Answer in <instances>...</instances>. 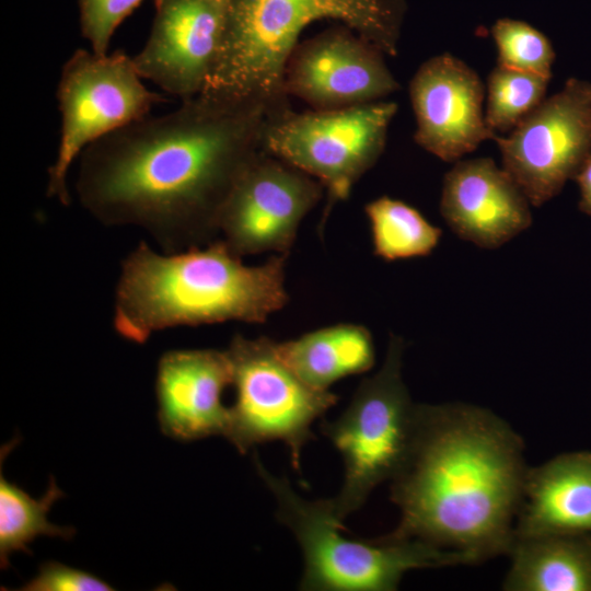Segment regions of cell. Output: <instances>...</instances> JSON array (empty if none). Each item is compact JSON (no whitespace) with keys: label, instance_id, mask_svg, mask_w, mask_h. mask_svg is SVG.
I'll return each instance as SVG.
<instances>
[{"label":"cell","instance_id":"603a6c76","mask_svg":"<svg viewBox=\"0 0 591 591\" xmlns=\"http://www.w3.org/2000/svg\"><path fill=\"white\" fill-rule=\"evenodd\" d=\"M496 44L497 65L552 78L555 51L549 39L529 23L499 19L490 28Z\"/></svg>","mask_w":591,"mask_h":591},{"label":"cell","instance_id":"d4e9b609","mask_svg":"<svg viewBox=\"0 0 591 591\" xmlns=\"http://www.w3.org/2000/svg\"><path fill=\"white\" fill-rule=\"evenodd\" d=\"M23 591H108L113 588L99 577L63 565L46 561L40 565L37 575L23 584Z\"/></svg>","mask_w":591,"mask_h":591},{"label":"cell","instance_id":"277c9868","mask_svg":"<svg viewBox=\"0 0 591 591\" xmlns=\"http://www.w3.org/2000/svg\"><path fill=\"white\" fill-rule=\"evenodd\" d=\"M405 0H232L223 45L202 93L289 109L283 77L300 35L311 24L339 22L387 56H396Z\"/></svg>","mask_w":591,"mask_h":591},{"label":"cell","instance_id":"30bf717a","mask_svg":"<svg viewBox=\"0 0 591 591\" xmlns=\"http://www.w3.org/2000/svg\"><path fill=\"white\" fill-rule=\"evenodd\" d=\"M502 169L534 207L557 196L591 152V82L570 78L507 136L495 140Z\"/></svg>","mask_w":591,"mask_h":591},{"label":"cell","instance_id":"9c48e42d","mask_svg":"<svg viewBox=\"0 0 591 591\" xmlns=\"http://www.w3.org/2000/svg\"><path fill=\"white\" fill-rule=\"evenodd\" d=\"M132 56L123 50L99 55L77 49L61 69L56 96L60 138L48 169L46 193L62 206L71 195L68 174L82 151L104 136L150 114L165 99L149 90Z\"/></svg>","mask_w":591,"mask_h":591},{"label":"cell","instance_id":"d6986e66","mask_svg":"<svg viewBox=\"0 0 591 591\" xmlns=\"http://www.w3.org/2000/svg\"><path fill=\"white\" fill-rule=\"evenodd\" d=\"M283 361L309 385L329 390L336 381L369 371L375 360L370 331L358 324H336L277 343Z\"/></svg>","mask_w":591,"mask_h":591},{"label":"cell","instance_id":"7c38bea8","mask_svg":"<svg viewBox=\"0 0 591 591\" xmlns=\"http://www.w3.org/2000/svg\"><path fill=\"white\" fill-rule=\"evenodd\" d=\"M232 0H154L143 47L132 56L142 79L182 101L201 94L225 37Z\"/></svg>","mask_w":591,"mask_h":591},{"label":"cell","instance_id":"44dd1931","mask_svg":"<svg viewBox=\"0 0 591 591\" xmlns=\"http://www.w3.org/2000/svg\"><path fill=\"white\" fill-rule=\"evenodd\" d=\"M373 252L387 262L429 255L439 244L442 230L413 206L387 196L364 207Z\"/></svg>","mask_w":591,"mask_h":591},{"label":"cell","instance_id":"5b68a950","mask_svg":"<svg viewBox=\"0 0 591 591\" xmlns=\"http://www.w3.org/2000/svg\"><path fill=\"white\" fill-rule=\"evenodd\" d=\"M254 464L277 501V519L302 549L300 590L394 591L409 570L468 564L461 554L418 538L391 533L372 541L349 537L329 499H303L286 477L269 473L256 453Z\"/></svg>","mask_w":591,"mask_h":591},{"label":"cell","instance_id":"3957f363","mask_svg":"<svg viewBox=\"0 0 591 591\" xmlns=\"http://www.w3.org/2000/svg\"><path fill=\"white\" fill-rule=\"evenodd\" d=\"M287 254L247 266L223 240L160 254L140 242L124 259L113 325L124 339L144 344L176 326L239 321L264 323L288 302Z\"/></svg>","mask_w":591,"mask_h":591},{"label":"cell","instance_id":"ac0fdd59","mask_svg":"<svg viewBox=\"0 0 591 591\" xmlns=\"http://www.w3.org/2000/svg\"><path fill=\"white\" fill-rule=\"evenodd\" d=\"M506 591H591V535L514 537Z\"/></svg>","mask_w":591,"mask_h":591},{"label":"cell","instance_id":"8992f818","mask_svg":"<svg viewBox=\"0 0 591 591\" xmlns=\"http://www.w3.org/2000/svg\"><path fill=\"white\" fill-rule=\"evenodd\" d=\"M404 348V340L391 334L380 370L360 382L338 418L320 426L345 465L340 491L329 499L343 521L363 506L378 485L393 479L410 450L419 404L412 401L403 381Z\"/></svg>","mask_w":591,"mask_h":591},{"label":"cell","instance_id":"484cf974","mask_svg":"<svg viewBox=\"0 0 591 591\" xmlns=\"http://www.w3.org/2000/svg\"><path fill=\"white\" fill-rule=\"evenodd\" d=\"M573 181L578 184L580 192L579 210L591 216V152L580 165Z\"/></svg>","mask_w":591,"mask_h":591},{"label":"cell","instance_id":"ba28073f","mask_svg":"<svg viewBox=\"0 0 591 591\" xmlns=\"http://www.w3.org/2000/svg\"><path fill=\"white\" fill-rule=\"evenodd\" d=\"M395 102L297 113L266 119L262 150L318 181L327 192L324 220L384 151Z\"/></svg>","mask_w":591,"mask_h":591},{"label":"cell","instance_id":"cb8c5ba5","mask_svg":"<svg viewBox=\"0 0 591 591\" xmlns=\"http://www.w3.org/2000/svg\"><path fill=\"white\" fill-rule=\"evenodd\" d=\"M142 0H78L80 30L99 55L109 53L116 28L129 16Z\"/></svg>","mask_w":591,"mask_h":591},{"label":"cell","instance_id":"6da1fadb","mask_svg":"<svg viewBox=\"0 0 591 591\" xmlns=\"http://www.w3.org/2000/svg\"><path fill=\"white\" fill-rule=\"evenodd\" d=\"M266 111L212 93L86 147L76 193L99 222L146 230L164 253L215 241L235 181L262 151Z\"/></svg>","mask_w":591,"mask_h":591},{"label":"cell","instance_id":"9a60e30c","mask_svg":"<svg viewBox=\"0 0 591 591\" xmlns=\"http://www.w3.org/2000/svg\"><path fill=\"white\" fill-rule=\"evenodd\" d=\"M531 202L491 158L457 161L444 175L440 212L462 240L493 250L532 223Z\"/></svg>","mask_w":591,"mask_h":591},{"label":"cell","instance_id":"52a82bcc","mask_svg":"<svg viewBox=\"0 0 591 591\" xmlns=\"http://www.w3.org/2000/svg\"><path fill=\"white\" fill-rule=\"evenodd\" d=\"M227 351L235 401L224 438L243 454L257 444L282 441L300 472L302 449L314 438L312 424L336 404L337 395L305 383L267 337L235 335Z\"/></svg>","mask_w":591,"mask_h":591},{"label":"cell","instance_id":"8fae6325","mask_svg":"<svg viewBox=\"0 0 591 591\" xmlns=\"http://www.w3.org/2000/svg\"><path fill=\"white\" fill-rule=\"evenodd\" d=\"M324 189L312 176L262 150L223 202L218 220L221 240L241 257L288 254L301 221Z\"/></svg>","mask_w":591,"mask_h":591},{"label":"cell","instance_id":"7402d4cb","mask_svg":"<svg viewBox=\"0 0 591 591\" xmlns=\"http://www.w3.org/2000/svg\"><path fill=\"white\" fill-rule=\"evenodd\" d=\"M551 78L497 65L487 78L485 120L496 135L510 132L545 99Z\"/></svg>","mask_w":591,"mask_h":591},{"label":"cell","instance_id":"2e32d148","mask_svg":"<svg viewBox=\"0 0 591 591\" xmlns=\"http://www.w3.org/2000/svg\"><path fill=\"white\" fill-rule=\"evenodd\" d=\"M230 384L232 367L227 349L164 352L155 379L161 431L184 442L224 437L229 407L223 405L222 394Z\"/></svg>","mask_w":591,"mask_h":591},{"label":"cell","instance_id":"5bb4252c","mask_svg":"<svg viewBox=\"0 0 591 591\" xmlns=\"http://www.w3.org/2000/svg\"><path fill=\"white\" fill-rule=\"evenodd\" d=\"M485 85L461 59L443 53L427 59L409 82L418 146L444 162H457L486 140Z\"/></svg>","mask_w":591,"mask_h":591},{"label":"cell","instance_id":"7a4b0ae2","mask_svg":"<svg viewBox=\"0 0 591 591\" xmlns=\"http://www.w3.org/2000/svg\"><path fill=\"white\" fill-rule=\"evenodd\" d=\"M529 467L518 433L493 412L465 403L419 404L408 455L391 480L399 523L468 564L508 554Z\"/></svg>","mask_w":591,"mask_h":591},{"label":"cell","instance_id":"4fadbf2b","mask_svg":"<svg viewBox=\"0 0 591 591\" xmlns=\"http://www.w3.org/2000/svg\"><path fill=\"white\" fill-rule=\"evenodd\" d=\"M384 56L346 26L327 30L298 44L285 70V91L315 111L381 101L401 89Z\"/></svg>","mask_w":591,"mask_h":591},{"label":"cell","instance_id":"e0dca14e","mask_svg":"<svg viewBox=\"0 0 591 591\" xmlns=\"http://www.w3.org/2000/svg\"><path fill=\"white\" fill-rule=\"evenodd\" d=\"M554 533L591 535V452L561 453L529 468L514 537Z\"/></svg>","mask_w":591,"mask_h":591},{"label":"cell","instance_id":"ffe728a7","mask_svg":"<svg viewBox=\"0 0 591 591\" xmlns=\"http://www.w3.org/2000/svg\"><path fill=\"white\" fill-rule=\"evenodd\" d=\"M65 496L50 477L44 496L32 498L24 489L10 483L0 474V565L10 566V556L15 552L30 554L28 544L38 536L70 540L76 530L59 526L48 521L47 514L55 501Z\"/></svg>","mask_w":591,"mask_h":591}]
</instances>
